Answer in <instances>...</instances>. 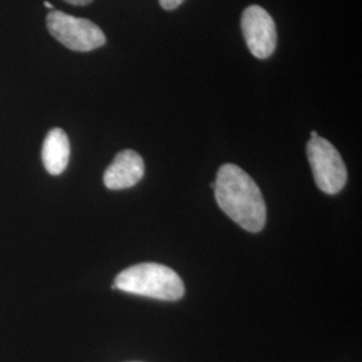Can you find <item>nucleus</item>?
<instances>
[{"label": "nucleus", "instance_id": "11", "mask_svg": "<svg viewBox=\"0 0 362 362\" xmlns=\"http://www.w3.org/2000/svg\"><path fill=\"white\" fill-rule=\"evenodd\" d=\"M317 136H318V133H317L315 130H313V132H311V137H317Z\"/></svg>", "mask_w": 362, "mask_h": 362}, {"label": "nucleus", "instance_id": "4", "mask_svg": "<svg viewBox=\"0 0 362 362\" xmlns=\"http://www.w3.org/2000/svg\"><path fill=\"white\" fill-rule=\"evenodd\" d=\"M306 153L318 188L325 194H338L346 184L348 170L336 148L317 136L308 143Z\"/></svg>", "mask_w": 362, "mask_h": 362}, {"label": "nucleus", "instance_id": "5", "mask_svg": "<svg viewBox=\"0 0 362 362\" xmlns=\"http://www.w3.org/2000/svg\"><path fill=\"white\" fill-rule=\"evenodd\" d=\"M242 31L254 57L266 59L276 47V27L272 15L260 6H250L242 15Z\"/></svg>", "mask_w": 362, "mask_h": 362}, {"label": "nucleus", "instance_id": "9", "mask_svg": "<svg viewBox=\"0 0 362 362\" xmlns=\"http://www.w3.org/2000/svg\"><path fill=\"white\" fill-rule=\"evenodd\" d=\"M65 1L73 4V6H88L93 0H65Z\"/></svg>", "mask_w": 362, "mask_h": 362}, {"label": "nucleus", "instance_id": "2", "mask_svg": "<svg viewBox=\"0 0 362 362\" xmlns=\"http://www.w3.org/2000/svg\"><path fill=\"white\" fill-rule=\"evenodd\" d=\"M112 288L161 300H177L185 291L179 274L158 263H140L119 272Z\"/></svg>", "mask_w": 362, "mask_h": 362}, {"label": "nucleus", "instance_id": "6", "mask_svg": "<svg viewBox=\"0 0 362 362\" xmlns=\"http://www.w3.org/2000/svg\"><path fill=\"white\" fill-rule=\"evenodd\" d=\"M145 165L141 156L127 149L115 157L113 163L105 170L104 182L112 191L134 187L144 177Z\"/></svg>", "mask_w": 362, "mask_h": 362}, {"label": "nucleus", "instance_id": "8", "mask_svg": "<svg viewBox=\"0 0 362 362\" xmlns=\"http://www.w3.org/2000/svg\"><path fill=\"white\" fill-rule=\"evenodd\" d=\"M182 3H184V0H160V6L168 11L176 10Z\"/></svg>", "mask_w": 362, "mask_h": 362}, {"label": "nucleus", "instance_id": "1", "mask_svg": "<svg viewBox=\"0 0 362 362\" xmlns=\"http://www.w3.org/2000/svg\"><path fill=\"white\" fill-rule=\"evenodd\" d=\"M215 197L221 211L239 227L259 233L266 224V203L258 184L235 164H224L218 170Z\"/></svg>", "mask_w": 362, "mask_h": 362}, {"label": "nucleus", "instance_id": "3", "mask_svg": "<svg viewBox=\"0 0 362 362\" xmlns=\"http://www.w3.org/2000/svg\"><path fill=\"white\" fill-rule=\"evenodd\" d=\"M49 33L73 52H91L106 42L103 30L89 19L52 10L46 18Z\"/></svg>", "mask_w": 362, "mask_h": 362}, {"label": "nucleus", "instance_id": "10", "mask_svg": "<svg viewBox=\"0 0 362 362\" xmlns=\"http://www.w3.org/2000/svg\"><path fill=\"white\" fill-rule=\"evenodd\" d=\"M45 7H47V8H50V10H54L52 3H49V1H45Z\"/></svg>", "mask_w": 362, "mask_h": 362}, {"label": "nucleus", "instance_id": "7", "mask_svg": "<svg viewBox=\"0 0 362 362\" xmlns=\"http://www.w3.org/2000/svg\"><path fill=\"white\" fill-rule=\"evenodd\" d=\"M70 158V141L61 128L50 130L42 146V160L46 170L50 175H61L69 164Z\"/></svg>", "mask_w": 362, "mask_h": 362}]
</instances>
